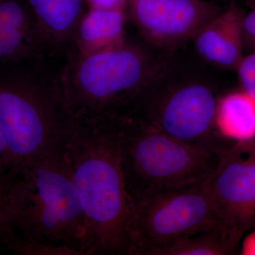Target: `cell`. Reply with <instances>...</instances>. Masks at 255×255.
Here are the masks:
<instances>
[{"mask_svg":"<svg viewBox=\"0 0 255 255\" xmlns=\"http://www.w3.org/2000/svg\"><path fill=\"white\" fill-rule=\"evenodd\" d=\"M72 116L61 153L86 214L85 255H128L130 203L116 124Z\"/></svg>","mask_w":255,"mask_h":255,"instance_id":"obj_1","label":"cell"},{"mask_svg":"<svg viewBox=\"0 0 255 255\" xmlns=\"http://www.w3.org/2000/svg\"><path fill=\"white\" fill-rule=\"evenodd\" d=\"M72 119L58 73L43 57L0 73V132L12 157L11 173L61 152Z\"/></svg>","mask_w":255,"mask_h":255,"instance_id":"obj_2","label":"cell"},{"mask_svg":"<svg viewBox=\"0 0 255 255\" xmlns=\"http://www.w3.org/2000/svg\"><path fill=\"white\" fill-rule=\"evenodd\" d=\"M11 174L13 234L21 241L68 246L86 255V214L61 152Z\"/></svg>","mask_w":255,"mask_h":255,"instance_id":"obj_3","label":"cell"},{"mask_svg":"<svg viewBox=\"0 0 255 255\" xmlns=\"http://www.w3.org/2000/svg\"><path fill=\"white\" fill-rule=\"evenodd\" d=\"M111 117L118 132L130 203L157 191L209 180L226 147L184 141L125 114Z\"/></svg>","mask_w":255,"mask_h":255,"instance_id":"obj_4","label":"cell"},{"mask_svg":"<svg viewBox=\"0 0 255 255\" xmlns=\"http://www.w3.org/2000/svg\"><path fill=\"white\" fill-rule=\"evenodd\" d=\"M151 75L147 53L127 40L93 54L69 53L58 73L69 110L85 118L118 112L147 88Z\"/></svg>","mask_w":255,"mask_h":255,"instance_id":"obj_5","label":"cell"},{"mask_svg":"<svg viewBox=\"0 0 255 255\" xmlns=\"http://www.w3.org/2000/svg\"><path fill=\"white\" fill-rule=\"evenodd\" d=\"M208 181L130 201L128 255H158L183 238L219 229L217 208Z\"/></svg>","mask_w":255,"mask_h":255,"instance_id":"obj_6","label":"cell"},{"mask_svg":"<svg viewBox=\"0 0 255 255\" xmlns=\"http://www.w3.org/2000/svg\"><path fill=\"white\" fill-rule=\"evenodd\" d=\"M208 183L217 208L220 231L238 253L245 235L255 230V140L226 146Z\"/></svg>","mask_w":255,"mask_h":255,"instance_id":"obj_7","label":"cell"},{"mask_svg":"<svg viewBox=\"0 0 255 255\" xmlns=\"http://www.w3.org/2000/svg\"><path fill=\"white\" fill-rule=\"evenodd\" d=\"M217 102L209 87L191 84L159 102L139 94L127 105L125 114L184 141L222 145L211 137Z\"/></svg>","mask_w":255,"mask_h":255,"instance_id":"obj_8","label":"cell"},{"mask_svg":"<svg viewBox=\"0 0 255 255\" xmlns=\"http://www.w3.org/2000/svg\"><path fill=\"white\" fill-rule=\"evenodd\" d=\"M147 41L164 47L194 38L206 23L223 11L205 0H128L126 9Z\"/></svg>","mask_w":255,"mask_h":255,"instance_id":"obj_9","label":"cell"},{"mask_svg":"<svg viewBox=\"0 0 255 255\" xmlns=\"http://www.w3.org/2000/svg\"><path fill=\"white\" fill-rule=\"evenodd\" d=\"M245 13L236 3L206 23L194 37L198 53L211 63L235 69L243 56Z\"/></svg>","mask_w":255,"mask_h":255,"instance_id":"obj_10","label":"cell"},{"mask_svg":"<svg viewBox=\"0 0 255 255\" xmlns=\"http://www.w3.org/2000/svg\"><path fill=\"white\" fill-rule=\"evenodd\" d=\"M126 9H89L74 34L69 53L88 55L108 49L126 41Z\"/></svg>","mask_w":255,"mask_h":255,"instance_id":"obj_11","label":"cell"},{"mask_svg":"<svg viewBox=\"0 0 255 255\" xmlns=\"http://www.w3.org/2000/svg\"><path fill=\"white\" fill-rule=\"evenodd\" d=\"M34 15L47 50L70 48L80 19L85 0H26Z\"/></svg>","mask_w":255,"mask_h":255,"instance_id":"obj_12","label":"cell"},{"mask_svg":"<svg viewBox=\"0 0 255 255\" xmlns=\"http://www.w3.org/2000/svg\"><path fill=\"white\" fill-rule=\"evenodd\" d=\"M215 128L220 136L234 142L255 140V99L240 90L218 100Z\"/></svg>","mask_w":255,"mask_h":255,"instance_id":"obj_13","label":"cell"},{"mask_svg":"<svg viewBox=\"0 0 255 255\" xmlns=\"http://www.w3.org/2000/svg\"><path fill=\"white\" fill-rule=\"evenodd\" d=\"M236 254L219 229L183 238L158 255H228Z\"/></svg>","mask_w":255,"mask_h":255,"instance_id":"obj_14","label":"cell"},{"mask_svg":"<svg viewBox=\"0 0 255 255\" xmlns=\"http://www.w3.org/2000/svg\"><path fill=\"white\" fill-rule=\"evenodd\" d=\"M14 31L40 32L26 0H0V36Z\"/></svg>","mask_w":255,"mask_h":255,"instance_id":"obj_15","label":"cell"},{"mask_svg":"<svg viewBox=\"0 0 255 255\" xmlns=\"http://www.w3.org/2000/svg\"><path fill=\"white\" fill-rule=\"evenodd\" d=\"M5 247L10 251L23 255H82L78 250L68 246L21 241L12 232L6 240Z\"/></svg>","mask_w":255,"mask_h":255,"instance_id":"obj_16","label":"cell"},{"mask_svg":"<svg viewBox=\"0 0 255 255\" xmlns=\"http://www.w3.org/2000/svg\"><path fill=\"white\" fill-rule=\"evenodd\" d=\"M12 177L10 172L0 174V246H5L11 232L10 193Z\"/></svg>","mask_w":255,"mask_h":255,"instance_id":"obj_17","label":"cell"},{"mask_svg":"<svg viewBox=\"0 0 255 255\" xmlns=\"http://www.w3.org/2000/svg\"><path fill=\"white\" fill-rule=\"evenodd\" d=\"M236 70L241 90L255 99V51L243 55Z\"/></svg>","mask_w":255,"mask_h":255,"instance_id":"obj_18","label":"cell"},{"mask_svg":"<svg viewBox=\"0 0 255 255\" xmlns=\"http://www.w3.org/2000/svg\"><path fill=\"white\" fill-rule=\"evenodd\" d=\"M243 36L244 50L255 51V9L245 14L243 21Z\"/></svg>","mask_w":255,"mask_h":255,"instance_id":"obj_19","label":"cell"},{"mask_svg":"<svg viewBox=\"0 0 255 255\" xmlns=\"http://www.w3.org/2000/svg\"><path fill=\"white\" fill-rule=\"evenodd\" d=\"M89 9H126L128 0H85Z\"/></svg>","mask_w":255,"mask_h":255,"instance_id":"obj_20","label":"cell"},{"mask_svg":"<svg viewBox=\"0 0 255 255\" xmlns=\"http://www.w3.org/2000/svg\"><path fill=\"white\" fill-rule=\"evenodd\" d=\"M241 248L242 255H255V230L243 238Z\"/></svg>","mask_w":255,"mask_h":255,"instance_id":"obj_21","label":"cell"},{"mask_svg":"<svg viewBox=\"0 0 255 255\" xmlns=\"http://www.w3.org/2000/svg\"><path fill=\"white\" fill-rule=\"evenodd\" d=\"M248 2L251 5L252 9H255V0H248Z\"/></svg>","mask_w":255,"mask_h":255,"instance_id":"obj_22","label":"cell"},{"mask_svg":"<svg viewBox=\"0 0 255 255\" xmlns=\"http://www.w3.org/2000/svg\"><path fill=\"white\" fill-rule=\"evenodd\" d=\"M215 1H216V0H215ZM216 1H230V0H216Z\"/></svg>","mask_w":255,"mask_h":255,"instance_id":"obj_23","label":"cell"}]
</instances>
